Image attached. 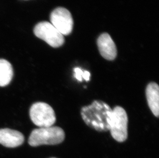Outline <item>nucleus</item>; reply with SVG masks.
I'll return each instance as SVG.
<instances>
[{
  "label": "nucleus",
  "instance_id": "obj_1",
  "mask_svg": "<svg viewBox=\"0 0 159 158\" xmlns=\"http://www.w3.org/2000/svg\"><path fill=\"white\" fill-rule=\"evenodd\" d=\"M112 109L107 103L95 100L91 104L82 108L81 115L86 124L97 131L109 130Z\"/></svg>",
  "mask_w": 159,
  "mask_h": 158
},
{
  "label": "nucleus",
  "instance_id": "obj_2",
  "mask_svg": "<svg viewBox=\"0 0 159 158\" xmlns=\"http://www.w3.org/2000/svg\"><path fill=\"white\" fill-rule=\"evenodd\" d=\"M65 139V131L60 127H40L32 131L29 138V143L33 147L41 145L58 144L63 142Z\"/></svg>",
  "mask_w": 159,
  "mask_h": 158
},
{
  "label": "nucleus",
  "instance_id": "obj_3",
  "mask_svg": "<svg viewBox=\"0 0 159 158\" xmlns=\"http://www.w3.org/2000/svg\"><path fill=\"white\" fill-rule=\"evenodd\" d=\"M127 114L123 108L116 106L111 112L109 130L113 139L117 142H123L128 137Z\"/></svg>",
  "mask_w": 159,
  "mask_h": 158
},
{
  "label": "nucleus",
  "instance_id": "obj_4",
  "mask_svg": "<svg viewBox=\"0 0 159 158\" xmlns=\"http://www.w3.org/2000/svg\"><path fill=\"white\" fill-rule=\"evenodd\" d=\"M32 122L40 127L52 126L55 123V113L51 106L44 102L34 103L30 111Z\"/></svg>",
  "mask_w": 159,
  "mask_h": 158
},
{
  "label": "nucleus",
  "instance_id": "obj_5",
  "mask_svg": "<svg viewBox=\"0 0 159 158\" xmlns=\"http://www.w3.org/2000/svg\"><path fill=\"white\" fill-rule=\"evenodd\" d=\"M35 36L54 48L61 46L65 43L64 36L50 22L43 21L38 23L34 29Z\"/></svg>",
  "mask_w": 159,
  "mask_h": 158
},
{
  "label": "nucleus",
  "instance_id": "obj_6",
  "mask_svg": "<svg viewBox=\"0 0 159 158\" xmlns=\"http://www.w3.org/2000/svg\"><path fill=\"white\" fill-rule=\"evenodd\" d=\"M51 23L63 36H67L72 33L73 20L68 9L58 7L54 9L50 15Z\"/></svg>",
  "mask_w": 159,
  "mask_h": 158
},
{
  "label": "nucleus",
  "instance_id": "obj_7",
  "mask_svg": "<svg viewBox=\"0 0 159 158\" xmlns=\"http://www.w3.org/2000/svg\"><path fill=\"white\" fill-rule=\"evenodd\" d=\"M99 52L104 58L112 61L116 59L117 55V49L109 34L104 33L99 36L97 41Z\"/></svg>",
  "mask_w": 159,
  "mask_h": 158
},
{
  "label": "nucleus",
  "instance_id": "obj_8",
  "mask_svg": "<svg viewBox=\"0 0 159 158\" xmlns=\"http://www.w3.org/2000/svg\"><path fill=\"white\" fill-rule=\"evenodd\" d=\"M24 137L22 133L9 128L0 129V144L9 148L17 147L22 144Z\"/></svg>",
  "mask_w": 159,
  "mask_h": 158
},
{
  "label": "nucleus",
  "instance_id": "obj_9",
  "mask_svg": "<svg viewBox=\"0 0 159 158\" xmlns=\"http://www.w3.org/2000/svg\"><path fill=\"white\" fill-rule=\"evenodd\" d=\"M147 102L150 110L156 117L159 114V88L156 83L152 82L147 85L146 90Z\"/></svg>",
  "mask_w": 159,
  "mask_h": 158
},
{
  "label": "nucleus",
  "instance_id": "obj_10",
  "mask_svg": "<svg viewBox=\"0 0 159 158\" xmlns=\"http://www.w3.org/2000/svg\"><path fill=\"white\" fill-rule=\"evenodd\" d=\"M14 75L12 65L5 59H0V86L8 85Z\"/></svg>",
  "mask_w": 159,
  "mask_h": 158
},
{
  "label": "nucleus",
  "instance_id": "obj_11",
  "mask_svg": "<svg viewBox=\"0 0 159 158\" xmlns=\"http://www.w3.org/2000/svg\"><path fill=\"white\" fill-rule=\"evenodd\" d=\"M74 72H75L74 77L75 78L79 81L80 82H81L83 81V76L84 71L78 67H76L74 69Z\"/></svg>",
  "mask_w": 159,
  "mask_h": 158
},
{
  "label": "nucleus",
  "instance_id": "obj_12",
  "mask_svg": "<svg viewBox=\"0 0 159 158\" xmlns=\"http://www.w3.org/2000/svg\"><path fill=\"white\" fill-rule=\"evenodd\" d=\"M90 77H91V75H90V73L88 71H87V70L84 71L83 79H84L86 81H90Z\"/></svg>",
  "mask_w": 159,
  "mask_h": 158
},
{
  "label": "nucleus",
  "instance_id": "obj_13",
  "mask_svg": "<svg viewBox=\"0 0 159 158\" xmlns=\"http://www.w3.org/2000/svg\"></svg>",
  "mask_w": 159,
  "mask_h": 158
}]
</instances>
